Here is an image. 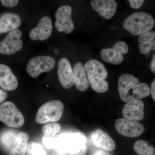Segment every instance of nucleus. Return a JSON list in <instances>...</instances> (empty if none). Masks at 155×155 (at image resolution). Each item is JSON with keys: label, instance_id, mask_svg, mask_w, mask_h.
Listing matches in <instances>:
<instances>
[{"label": "nucleus", "instance_id": "obj_8", "mask_svg": "<svg viewBox=\"0 0 155 155\" xmlns=\"http://www.w3.org/2000/svg\"><path fill=\"white\" fill-rule=\"evenodd\" d=\"M22 31L19 29L11 31L0 42V53L4 55H11L22 49L23 42L21 37Z\"/></svg>", "mask_w": 155, "mask_h": 155}, {"label": "nucleus", "instance_id": "obj_6", "mask_svg": "<svg viewBox=\"0 0 155 155\" xmlns=\"http://www.w3.org/2000/svg\"><path fill=\"white\" fill-rule=\"evenodd\" d=\"M0 121L8 127L19 128L25 122V119L16 105L10 101L0 105Z\"/></svg>", "mask_w": 155, "mask_h": 155}, {"label": "nucleus", "instance_id": "obj_22", "mask_svg": "<svg viewBox=\"0 0 155 155\" xmlns=\"http://www.w3.org/2000/svg\"><path fill=\"white\" fill-rule=\"evenodd\" d=\"M17 134L12 129L4 130L0 133V147L3 150L9 152L16 140Z\"/></svg>", "mask_w": 155, "mask_h": 155}, {"label": "nucleus", "instance_id": "obj_23", "mask_svg": "<svg viewBox=\"0 0 155 155\" xmlns=\"http://www.w3.org/2000/svg\"><path fill=\"white\" fill-rule=\"evenodd\" d=\"M134 152L138 155H155V148L143 140H137L133 146Z\"/></svg>", "mask_w": 155, "mask_h": 155}, {"label": "nucleus", "instance_id": "obj_28", "mask_svg": "<svg viewBox=\"0 0 155 155\" xmlns=\"http://www.w3.org/2000/svg\"><path fill=\"white\" fill-rule=\"evenodd\" d=\"M130 7L132 8L137 9L140 8L144 3V1L142 0H129Z\"/></svg>", "mask_w": 155, "mask_h": 155}, {"label": "nucleus", "instance_id": "obj_4", "mask_svg": "<svg viewBox=\"0 0 155 155\" xmlns=\"http://www.w3.org/2000/svg\"><path fill=\"white\" fill-rule=\"evenodd\" d=\"M155 25L153 18L145 12H136L125 19L124 28L134 35H141L151 30Z\"/></svg>", "mask_w": 155, "mask_h": 155}, {"label": "nucleus", "instance_id": "obj_10", "mask_svg": "<svg viewBox=\"0 0 155 155\" xmlns=\"http://www.w3.org/2000/svg\"><path fill=\"white\" fill-rule=\"evenodd\" d=\"M72 8L69 5H63L59 7L55 14V22L57 30L59 32L71 33L74 29V24L72 21Z\"/></svg>", "mask_w": 155, "mask_h": 155}, {"label": "nucleus", "instance_id": "obj_18", "mask_svg": "<svg viewBox=\"0 0 155 155\" xmlns=\"http://www.w3.org/2000/svg\"><path fill=\"white\" fill-rule=\"evenodd\" d=\"M21 24L19 15L11 12L4 13L0 16V34L17 29Z\"/></svg>", "mask_w": 155, "mask_h": 155}, {"label": "nucleus", "instance_id": "obj_25", "mask_svg": "<svg viewBox=\"0 0 155 155\" xmlns=\"http://www.w3.org/2000/svg\"><path fill=\"white\" fill-rule=\"evenodd\" d=\"M61 128V125L58 123H49L43 126L42 130L45 136L52 137L59 132Z\"/></svg>", "mask_w": 155, "mask_h": 155}, {"label": "nucleus", "instance_id": "obj_33", "mask_svg": "<svg viewBox=\"0 0 155 155\" xmlns=\"http://www.w3.org/2000/svg\"><path fill=\"white\" fill-rule=\"evenodd\" d=\"M0 2H1V1H0Z\"/></svg>", "mask_w": 155, "mask_h": 155}, {"label": "nucleus", "instance_id": "obj_27", "mask_svg": "<svg viewBox=\"0 0 155 155\" xmlns=\"http://www.w3.org/2000/svg\"><path fill=\"white\" fill-rule=\"evenodd\" d=\"M1 2L3 5L7 8H13L19 3L18 0H2Z\"/></svg>", "mask_w": 155, "mask_h": 155}, {"label": "nucleus", "instance_id": "obj_20", "mask_svg": "<svg viewBox=\"0 0 155 155\" xmlns=\"http://www.w3.org/2000/svg\"><path fill=\"white\" fill-rule=\"evenodd\" d=\"M29 137L25 132L17 134L16 140L9 151V155H25Z\"/></svg>", "mask_w": 155, "mask_h": 155}, {"label": "nucleus", "instance_id": "obj_24", "mask_svg": "<svg viewBox=\"0 0 155 155\" xmlns=\"http://www.w3.org/2000/svg\"><path fill=\"white\" fill-rule=\"evenodd\" d=\"M26 155H47L42 146L38 143L30 142L28 143L26 150Z\"/></svg>", "mask_w": 155, "mask_h": 155}, {"label": "nucleus", "instance_id": "obj_7", "mask_svg": "<svg viewBox=\"0 0 155 155\" xmlns=\"http://www.w3.org/2000/svg\"><path fill=\"white\" fill-rule=\"evenodd\" d=\"M55 61L52 57L40 56L34 57L27 64V72L32 78L38 77L42 72L51 71L54 67Z\"/></svg>", "mask_w": 155, "mask_h": 155}, {"label": "nucleus", "instance_id": "obj_31", "mask_svg": "<svg viewBox=\"0 0 155 155\" xmlns=\"http://www.w3.org/2000/svg\"><path fill=\"white\" fill-rule=\"evenodd\" d=\"M150 69L153 73H155V54L153 56L150 64Z\"/></svg>", "mask_w": 155, "mask_h": 155}, {"label": "nucleus", "instance_id": "obj_9", "mask_svg": "<svg viewBox=\"0 0 155 155\" xmlns=\"http://www.w3.org/2000/svg\"><path fill=\"white\" fill-rule=\"evenodd\" d=\"M115 128L117 132L127 137H136L141 135L145 130L144 126L140 122L121 118L116 120Z\"/></svg>", "mask_w": 155, "mask_h": 155}, {"label": "nucleus", "instance_id": "obj_21", "mask_svg": "<svg viewBox=\"0 0 155 155\" xmlns=\"http://www.w3.org/2000/svg\"><path fill=\"white\" fill-rule=\"evenodd\" d=\"M140 51L146 54L155 50V31H149L140 35L138 38Z\"/></svg>", "mask_w": 155, "mask_h": 155}, {"label": "nucleus", "instance_id": "obj_26", "mask_svg": "<svg viewBox=\"0 0 155 155\" xmlns=\"http://www.w3.org/2000/svg\"><path fill=\"white\" fill-rule=\"evenodd\" d=\"M56 137H47L44 136L42 138V142L45 146L49 149L55 148V147Z\"/></svg>", "mask_w": 155, "mask_h": 155}, {"label": "nucleus", "instance_id": "obj_12", "mask_svg": "<svg viewBox=\"0 0 155 155\" xmlns=\"http://www.w3.org/2000/svg\"><path fill=\"white\" fill-rule=\"evenodd\" d=\"M53 31L51 19L48 16L42 17L36 27L29 32V37L33 40L44 41L51 36Z\"/></svg>", "mask_w": 155, "mask_h": 155}, {"label": "nucleus", "instance_id": "obj_11", "mask_svg": "<svg viewBox=\"0 0 155 155\" xmlns=\"http://www.w3.org/2000/svg\"><path fill=\"white\" fill-rule=\"evenodd\" d=\"M128 51V48L126 43L120 41L116 43L112 48L101 50V56L102 59L107 63L119 65L124 60L122 54H127Z\"/></svg>", "mask_w": 155, "mask_h": 155}, {"label": "nucleus", "instance_id": "obj_32", "mask_svg": "<svg viewBox=\"0 0 155 155\" xmlns=\"http://www.w3.org/2000/svg\"><path fill=\"white\" fill-rule=\"evenodd\" d=\"M94 155H110L109 153L102 150H98L94 153Z\"/></svg>", "mask_w": 155, "mask_h": 155}, {"label": "nucleus", "instance_id": "obj_2", "mask_svg": "<svg viewBox=\"0 0 155 155\" xmlns=\"http://www.w3.org/2000/svg\"><path fill=\"white\" fill-rule=\"evenodd\" d=\"M87 138L81 132L66 133L56 137L55 147L61 153H68L71 155H85L87 152Z\"/></svg>", "mask_w": 155, "mask_h": 155}, {"label": "nucleus", "instance_id": "obj_30", "mask_svg": "<svg viewBox=\"0 0 155 155\" xmlns=\"http://www.w3.org/2000/svg\"><path fill=\"white\" fill-rule=\"evenodd\" d=\"M8 96V94L5 91L0 89V104L4 102Z\"/></svg>", "mask_w": 155, "mask_h": 155}, {"label": "nucleus", "instance_id": "obj_16", "mask_svg": "<svg viewBox=\"0 0 155 155\" xmlns=\"http://www.w3.org/2000/svg\"><path fill=\"white\" fill-rule=\"evenodd\" d=\"M18 80L10 67L5 64H0V87L8 91L17 88Z\"/></svg>", "mask_w": 155, "mask_h": 155}, {"label": "nucleus", "instance_id": "obj_17", "mask_svg": "<svg viewBox=\"0 0 155 155\" xmlns=\"http://www.w3.org/2000/svg\"><path fill=\"white\" fill-rule=\"evenodd\" d=\"M91 137L94 143L98 147L107 151H113L116 149V145L114 140L108 133L101 129L94 131Z\"/></svg>", "mask_w": 155, "mask_h": 155}, {"label": "nucleus", "instance_id": "obj_3", "mask_svg": "<svg viewBox=\"0 0 155 155\" xmlns=\"http://www.w3.org/2000/svg\"><path fill=\"white\" fill-rule=\"evenodd\" d=\"M84 68L92 88L100 93L107 91L109 84L105 79L107 77L108 73L104 65L100 61L92 60L87 62Z\"/></svg>", "mask_w": 155, "mask_h": 155}, {"label": "nucleus", "instance_id": "obj_15", "mask_svg": "<svg viewBox=\"0 0 155 155\" xmlns=\"http://www.w3.org/2000/svg\"><path fill=\"white\" fill-rule=\"evenodd\" d=\"M91 5L95 11L106 19L114 17L117 10V3L114 0H93Z\"/></svg>", "mask_w": 155, "mask_h": 155}, {"label": "nucleus", "instance_id": "obj_5", "mask_svg": "<svg viewBox=\"0 0 155 155\" xmlns=\"http://www.w3.org/2000/svg\"><path fill=\"white\" fill-rule=\"evenodd\" d=\"M64 110L63 103L59 100H53L46 103L38 109L35 122L42 124L55 122L61 119Z\"/></svg>", "mask_w": 155, "mask_h": 155}, {"label": "nucleus", "instance_id": "obj_13", "mask_svg": "<svg viewBox=\"0 0 155 155\" xmlns=\"http://www.w3.org/2000/svg\"><path fill=\"white\" fill-rule=\"evenodd\" d=\"M144 104L140 100H136L126 103L122 110L124 119L138 122L144 118Z\"/></svg>", "mask_w": 155, "mask_h": 155}, {"label": "nucleus", "instance_id": "obj_1", "mask_svg": "<svg viewBox=\"0 0 155 155\" xmlns=\"http://www.w3.org/2000/svg\"><path fill=\"white\" fill-rule=\"evenodd\" d=\"M139 82L138 78L131 74H124L120 76L118 88L122 101L129 102L150 95L151 90L149 86L146 83Z\"/></svg>", "mask_w": 155, "mask_h": 155}, {"label": "nucleus", "instance_id": "obj_29", "mask_svg": "<svg viewBox=\"0 0 155 155\" xmlns=\"http://www.w3.org/2000/svg\"><path fill=\"white\" fill-rule=\"evenodd\" d=\"M151 94L153 99L155 102V78L153 80L151 84Z\"/></svg>", "mask_w": 155, "mask_h": 155}, {"label": "nucleus", "instance_id": "obj_19", "mask_svg": "<svg viewBox=\"0 0 155 155\" xmlns=\"http://www.w3.org/2000/svg\"><path fill=\"white\" fill-rule=\"evenodd\" d=\"M73 72L74 84L76 88L81 91H86L89 86V82L83 65L80 62L75 64Z\"/></svg>", "mask_w": 155, "mask_h": 155}, {"label": "nucleus", "instance_id": "obj_14", "mask_svg": "<svg viewBox=\"0 0 155 155\" xmlns=\"http://www.w3.org/2000/svg\"><path fill=\"white\" fill-rule=\"evenodd\" d=\"M58 74L61 85L65 89L71 88L74 84L72 66L67 58L60 59L58 64Z\"/></svg>", "mask_w": 155, "mask_h": 155}]
</instances>
